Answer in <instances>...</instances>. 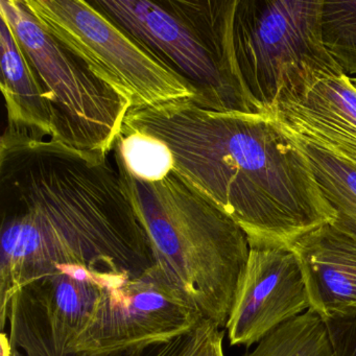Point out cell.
I'll return each mask as SVG.
<instances>
[{
	"label": "cell",
	"mask_w": 356,
	"mask_h": 356,
	"mask_svg": "<svg viewBox=\"0 0 356 356\" xmlns=\"http://www.w3.org/2000/svg\"><path fill=\"white\" fill-rule=\"evenodd\" d=\"M0 201L1 314L22 286L60 268H87L112 284L156 266L110 154L5 130Z\"/></svg>",
	"instance_id": "1"
},
{
	"label": "cell",
	"mask_w": 356,
	"mask_h": 356,
	"mask_svg": "<svg viewBox=\"0 0 356 356\" xmlns=\"http://www.w3.org/2000/svg\"><path fill=\"white\" fill-rule=\"evenodd\" d=\"M122 130L155 137L172 170L247 233L282 245L337 218L293 137L266 114L218 112L193 99L130 108Z\"/></svg>",
	"instance_id": "2"
},
{
	"label": "cell",
	"mask_w": 356,
	"mask_h": 356,
	"mask_svg": "<svg viewBox=\"0 0 356 356\" xmlns=\"http://www.w3.org/2000/svg\"><path fill=\"white\" fill-rule=\"evenodd\" d=\"M112 158L149 237L156 266L205 320L226 328L249 260L247 233L174 172L161 180H141L114 147Z\"/></svg>",
	"instance_id": "3"
},
{
	"label": "cell",
	"mask_w": 356,
	"mask_h": 356,
	"mask_svg": "<svg viewBox=\"0 0 356 356\" xmlns=\"http://www.w3.org/2000/svg\"><path fill=\"white\" fill-rule=\"evenodd\" d=\"M152 57L182 79L200 107L264 114L245 89L233 47L236 0H92Z\"/></svg>",
	"instance_id": "4"
},
{
	"label": "cell",
	"mask_w": 356,
	"mask_h": 356,
	"mask_svg": "<svg viewBox=\"0 0 356 356\" xmlns=\"http://www.w3.org/2000/svg\"><path fill=\"white\" fill-rule=\"evenodd\" d=\"M323 0H236L233 47L245 89L270 115L282 99L341 76L323 43Z\"/></svg>",
	"instance_id": "5"
},
{
	"label": "cell",
	"mask_w": 356,
	"mask_h": 356,
	"mask_svg": "<svg viewBox=\"0 0 356 356\" xmlns=\"http://www.w3.org/2000/svg\"><path fill=\"white\" fill-rule=\"evenodd\" d=\"M5 16L47 91L59 120L62 143L111 154L130 109L126 99L56 39L24 0H0Z\"/></svg>",
	"instance_id": "6"
},
{
	"label": "cell",
	"mask_w": 356,
	"mask_h": 356,
	"mask_svg": "<svg viewBox=\"0 0 356 356\" xmlns=\"http://www.w3.org/2000/svg\"><path fill=\"white\" fill-rule=\"evenodd\" d=\"M31 13L131 108L195 99V91L83 0H24Z\"/></svg>",
	"instance_id": "7"
},
{
	"label": "cell",
	"mask_w": 356,
	"mask_h": 356,
	"mask_svg": "<svg viewBox=\"0 0 356 356\" xmlns=\"http://www.w3.org/2000/svg\"><path fill=\"white\" fill-rule=\"evenodd\" d=\"M205 320L158 266L104 287L68 354L104 355L172 341Z\"/></svg>",
	"instance_id": "8"
},
{
	"label": "cell",
	"mask_w": 356,
	"mask_h": 356,
	"mask_svg": "<svg viewBox=\"0 0 356 356\" xmlns=\"http://www.w3.org/2000/svg\"><path fill=\"white\" fill-rule=\"evenodd\" d=\"M107 285L84 268H60L24 285L8 307L12 345L24 356H67Z\"/></svg>",
	"instance_id": "9"
},
{
	"label": "cell",
	"mask_w": 356,
	"mask_h": 356,
	"mask_svg": "<svg viewBox=\"0 0 356 356\" xmlns=\"http://www.w3.org/2000/svg\"><path fill=\"white\" fill-rule=\"evenodd\" d=\"M309 308L305 279L293 250L250 245L247 268L226 325L229 341L251 347Z\"/></svg>",
	"instance_id": "10"
},
{
	"label": "cell",
	"mask_w": 356,
	"mask_h": 356,
	"mask_svg": "<svg viewBox=\"0 0 356 356\" xmlns=\"http://www.w3.org/2000/svg\"><path fill=\"white\" fill-rule=\"evenodd\" d=\"M270 116L289 132L356 163V87L346 74L318 79L282 99Z\"/></svg>",
	"instance_id": "11"
},
{
	"label": "cell",
	"mask_w": 356,
	"mask_h": 356,
	"mask_svg": "<svg viewBox=\"0 0 356 356\" xmlns=\"http://www.w3.org/2000/svg\"><path fill=\"white\" fill-rule=\"evenodd\" d=\"M310 308L323 321L356 318V236L327 222L291 243Z\"/></svg>",
	"instance_id": "12"
},
{
	"label": "cell",
	"mask_w": 356,
	"mask_h": 356,
	"mask_svg": "<svg viewBox=\"0 0 356 356\" xmlns=\"http://www.w3.org/2000/svg\"><path fill=\"white\" fill-rule=\"evenodd\" d=\"M0 66V86L7 109L6 130L62 143L55 108L9 22L1 14Z\"/></svg>",
	"instance_id": "13"
},
{
	"label": "cell",
	"mask_w": 356,
	"mask_h": 356,
	"mask_svg": "<svg viewBox=\"0 0 356 356\" xmlns=\"http://www.w3.org/2000/svg\"><path fill=\"white\" fill-rule=\"evenodd\" d=\"M286 131L307 160L323 197L334 210L333 224L356 236L355 162Z\"/></svg>",
	"instance_id": "14"
},
{
	"label": "cell",
	"mask_w": 356,
	"mask_h": 356,
	"mask_svg": "<svg viewBox=\"0 0 356 356\" xmlns=\"http://www.w3.org/2000/svg\"><path fill=\"white\" fill-rule=\"evenodd\" d=\"M245 356H333L328 330L312 309L285 323Z\"/></svg>",
	"instance_id": "15"
},
{
	"label": "cell",
	"mask_w": 356,
	"mask_h": 356,
	"mask_svg": "<svg viewBox=\"0 0 356 356\" xmlns=\"http://www.w3.org/2000/svg\"><path fill=\"white\" fill-rule=\"evenodd\" d=\"M321 33L329 55L346 76H356V1L323 0Z\"/></svg>",
	"instance_id": "16"
},
{
	"label": "cell",
	"mask_w": 356,
	"mask_h": 356,
	"mask_svg": "<svg viewBox=\"0 0 356 356\" xmlns=\"http://www.w3.org/2000/svg\"><path fill=\"white\" fill-rule=\"evenodd\" d=\"M114 149L129 172L141 180H161L172 172L170 149L155 137L122 129Z\"/></svg>",
	"instance_id": "17"
},
{
	"label": "cell",
	"mask_w": 356,
	"mask_h": 356,
	"mask_svg": "<svg viewBox=\"0 0 356 356\" xmlns=\"http://www.w3.org/2000/svg\"><path fill=\"white\" fill-rule=\"evenodd\" d=\"M201 324L187 334L181 335L172 341L165 343H154L147 347L138 349L128 350V351L116 352V353L104 354V355H88V354L72 353L67 356H187L193 349L201 332Z\"/></svg>",
	"instance_id": "18"
},
{
	"label": "cell",
	"mask_w": 356,
	"mask_h": 356,
	"mask_svg": "<svg viewBox=\"0 0 356 356\" xmlns=\"http://www.w3.org/2000/svg\"><path fill=\"white\" fill-rule=\"evenodd\" d=\"M333 356H356V318L324 321Z\"/></svg>",
	"instance_id": "19"
},
{
	"label": "cell",
	"mask_w": 356,
	"mask_h": 356,
	"mask_svg": "<svg viewBox=\"0 0 356 356\" xmlns=\"http://www.w3.org/2000/svg\"><path fill=\"white\" fill-rule=\"evenodd\" d=\"M225 331L214 323L204 320L201 332L187 356H226L224 351Z\"/></svg>",
	"instance_id": "20"
},
{
	"label": "cell",
	"mask_w": 356,
	"mask_h": 356,
	"mask_svg": "<svg viewBox=\"0 0 356 356\" xmlns=\"http://www.w3.org/2000/svg\"><path fill=\"white\" fill-rule=\"evenodd\" d=\"M1 356H24L19 350L12 345L7 332H3L1 334Z\"/></svg>",
	"instance_id": "21"
},
{
	"label": "cell",
	"mask_w": 356,
	"mask_h": 356,
	"mask_svg": "<svg viewBox=\"0 0 356 356\" xmlns=\"http://www.w3.org/2000/svg\"><path fill=\"white\" fill-rule=\"evenodd\" d=\"M352 83H353L354 86L356 87V78H354L353 80H352Z\"/></svg>",
	"instance_id": "22"
}]
</instances>
